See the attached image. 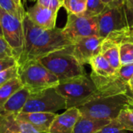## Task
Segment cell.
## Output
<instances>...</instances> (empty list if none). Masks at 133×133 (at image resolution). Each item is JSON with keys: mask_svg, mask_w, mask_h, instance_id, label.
<instances>
[{"mask_svg": "<svg viewBox=\"0 0 133 133\" xmlns=\"http://www.w3.org/2000/svg\"><path fill=\"white\" fill-rule=\"evenodd\" d=\"M128 89L131 93V95L133 96V76L132 78L130 79V81L128 82Z\"/></svg>", "mask_w": 133, "mask_h": 133, "instance_id": "33", "label": "cell"}, {"mask_svg": "<svg viewBox=\"0 0 133 133\" xmlns=\"http://www.w3.org/2000/svg\"><path fill=\"white\" fill-rule=\"evenodd\" d=\"M103 38L98 35L79 38L73 43V54L82 64H89L91 59L100 54Z\"/></svg>", "mask_w": 133, "mask_h": 133, "instance_id": "10", "label": "cell"}, {"mask_svg": "<svg viewBox=\"0 0 133 133\" xmlns=\"http://www.w3.org/2000/svg\"><path fill=\"white\" fill-rule=\"evenodd\" d=\"M100 54L110 63L114 69L118 71L121 68L120 46L115 41L109 38H105L101 45Z\"/></svg>", "mask_w": 133, "mask_h": 133, "instance_id": "17", "label": "cell"}, {"mask_svg": "<svg viewBox=\"0 0 133 133\" xmlns=\"http://www.w3.org/2000/svg\"><path fill=\"white\" fill-rule=\"evenodd\" d=\"M26 15L32 23L42 28L49 30L56 28L57 13L45 8L37 3L26 11Z\"/></svg>", "mask_w": 133, "mask_h": 133, "instance_id": "13", "label": "cell"}, {"mask_svg": "<svg viewBox=\"0 0 133 133\" xmlns=\"http://www.w3.org/2000/svg\"><path fill=\"white\" fill-rule=\"evenodd\" d=\"M121 66L133 64V43L123 42L119 43Z\"/></svg>", "mask_w": 133, "mask_h": 133, "instance_id": "22", "label": "cell"}, {"mask_svg": "<svg viewBox=\"0 0 133 133\" xmlns=\"http://www.w3.org/2000/svg\"><path fill=\"white\" fill-rule=\"evenodd\" d=\"M89 65L92 68L90 78L92 82L112 78L115 77L118 72L101 54L93 57Z\"/></svg>", "mask_w": 133, "mask_h": 133, "instance_id": "14", "label": "cell"}, {"mask_svg": "<svg viewBox=\"0 0 133 133\" xmlns=\"http://www.w3.org/2000/svg\"><path fill=\"white\" fill-rule=\"evenodd\" d=\"M110 121L108 120L92 119L81 115L75 126L73 133H96Z\"/></svg>", "mask_w": 133, "mask_h": 133, "instance_id": "18", "label": "cell"}, {"mask_svg": "<svg viewBox=\"0 0 133 133\" xmlns=\"http://www.w3.org/2000/svg\"><path fill=\"white\" fill-rule=\"evenodd\" d=\"M37 3L57 14L59 9L63 7V2L61 0H37Z\"/></svg>", "mask_w": 133, "mask_h": 133, "instance_id": "28", "label": "cell"}, {"mask_svg": "<svg viewBox=\"0 0 133 133\" xmlns=\"http://www.w3.org/2000/svg\"><path fill=\"white\" fill-rule=\"evenodd\" d=\"M96 133H128L121 124V123L117 120V118L111 120L107 125L102 128Z\"/></svg>", "mask_w": 133, "mask_h": 133, "instance_id": "26", "label": "cell"}, {"mask_svg": "<svg viewBox=\"0 0 133 133\" xmlns=\"http://www.w3.org/2000/svg\"><path fill=\"white\" fill-rule=\"evenodd\" d=\"M62 29L64 35L73 43L82 38L98 35L97 17L68 14L66 23Z\"/></svg>", "mask_w": 133, "mask_h": 133, "instance_id": "8", "label": "cell"}, {"mask_svg": "<svg viewBox=\"0 0 133 133\" xmlns=\"http://www.w3.org/2000/svg\"><path fill=\"white\" fill-rule=\"evenodd\" d=\"M23 21L0 8V22L3 38L14 52L17 60L23 51L24 44Z\"/></svg>", "mask_w": 133, "mask_h": 133, "instance_id": "7", "label": "cell"}, {"mask_svg": "<svg viewBox=\"0 0 133 133\" xmlns=\"http://www.w3.org/2000/svg\"><path fill=\"white\" fill-rule=\"evenodd\" d=\"M8 57L16 58L15 53L13 51V49L10 48V46L8 45L6 41L4 39V38L0 36V59L8 58Z\"/></svg>", "mask_w": 133, "mask_h": 133, "instance_id": "29", "label": "cell"}, {"mask_svg": "<svg viewBox=\"0 0 133 133\" xmlns=\"http://www.w3.org/2000/svg\"><path fill=\"white\" fill-rule=\"evenodd\" d=\"M14 1L15 2V3H16L17 6H20V7H21V8H24L21 0H14Z\"/></svg>", "mask_w": 133, "mask_h": 133, "instance_id": "34", "label": "cell"}, {"mask_svg": "<svg viewBox=\"0 0 133 133\" xmlns=\"http://www.w3.org/2000/svg\"><path fill=\"white\" fill-rule=\"evenodd\" d=\"M63 109H66V100L53 87L31 93L21 113H56Z\"/></svg>", "mask_w": 133, "mask_h": 133, "instance_id": "6", "label": "cell"}, {"mask_svg": "<svg viewBox=\"0 0 133 133\" xmlns=\"http://www.w3.org/2000/svg\"><path fill=\"white\" fill-rule=\"evenodd\" d=\"M31 1H35V0H31Z\"/></svg>", "mask_w": 133, "mask_h": 133, "instance_id": "37", "label": "cell"}, {"mask_svg": "<svg viewBox=\"0 0 133 133\" xmlns=\"http://www.w3.org/2000/svg\"><path fill=\"white\" fill-rule=\"evenodd\" d=\"M124 11L128 27H133V3L129 6H124Z\"/></svg>", "mask_w": 133, "mask_h": 133, "instance_id": "31", "label": "cell"}, {"mask_svg": "<svg viewBox=\"0 0 133 133\" xmlns=\"http://www.w3.org/2000/svg\"><path fill=\"white\" fill-rule=\"evenodd\" d=\"M0 133H43L30 124L21 120L18 115L0 111Z\"/></svg>", "mask_w": 133, "mask_h": 133, "instance_id": "12", "label": "cell"}, {"mask_svg": "<svg viewBox=\"0 0 133 133\" xmlns=\"http://www.w3.org/2000/svg\"><path fill=\"white\" fill-rule=\"evenodd\" d=\"M0 36L3 37V31H2V27H1V22H0Z\"/></svg>", "mask_w": 133, "mask_h": 133, "instance_id": "36", "label": "cell"}, {"mask_svg": "<svg viewBox=\"0 0 133 133\" xmlns=\"http://www.w3.org/2000/svg\"><path fill=\"white\" fill-rule=\"evenodd\" d=\"M56 89L66 100V109L78 108L96 98L98 92L96 85L87 75L61 82Z\"/></svg>", "mask_w": 133, "mask_h": 133, "instance_id": "4", "label": "cell"}, {"mask_svg": "<svg viewBox=\"0 0 133 133\" xmlns=\"http://www.w3.org/2000/svg\"><path fill=\"white\" fill-rule=\"evenodd\" d=\"M18 75H19V66L17 64L1 71L0 72V87L7 83L11 79L18 77Z\"/></svg>", "mask_w": 133, "mask_h": 133, "instance_id": "27", "label": "cell"}, {"mask_svg": "<svg viewBox=\"0 0 133 133\" xmlns=\"http://www.w3.org/2000/svg\"><path fill=\"white\" fill-rule=\"evenodd\" d=\"M18 77L24 87L31 93L56 87L59 79L38 61H31L19 66Z\"/></svg>", "mask_w": 133, "mask_h": 133, "instance_id": "5", "label": "cell"}, {"mask_svg": "<svg viewBox=\"0 0 133 133\" xmlns=\"http://www.w3.org/2000/svg\"><path fill=\"white\" fill-rule=\"evenodd\" d=\"M0 8L17 17L24 20L26 11L24 8L17 6L14 0H0Z\"/></svg>", "mask_w": 133, "mask_h": 133, "instance_id": "21", "label": "cell"}, {"mask_svg": "<svg viewBox=\"0 0 133 133\" xmlns=\"http://www.w3.org/2000/svg\"><path fill=\"white\" fill-rule=\"evenodd\" d=\"M17 64V61L14 57H8L0 59V72L10 68L11 66H14Z\"/></svg>", "mask_w": 133, "mask_h": 133, "instance_id": "30", "label": "cell"}, {"mask_svg": "<svg viewBox=\"0 0 133 133\" xmlns=\"http://www.w3.org/2000/svg\"><path fill=\"white\" fill-rule=\"evenodd\" d=\"M23 86L19 77H16L0 87V108L5 103Z\"/></svg>", "mask_w": 133, "mask_h": 133, "instance_id": "19", "label": "cell"}, {"mask_svg": "<svg viewBox=\"0 0 133 133\" xmlns=\"http://www.w3.org/2000/svg\"><path fill=\"white\" fill-rule=\"evenodd\" d=\"M61 1H62V2H63V0H61Z\"/></svg>", "mask_w": 133, "mask_h": 133, "instance_id": "38", "label": "cell"}, {"mask_svg": "<svg viewBox=\"0 0 133 133\" xmlns=\"http://www.w3.org/2000/svg\"><path fill=\"white\" fill-rule=\"evenodd\" d=\"M133 107V96L130 92L96 97L79 107L81 115L99 120L111 121L117 118L121 110Z\"/></svg>", "mask_w": 133, "mask_h": 133, "instance_id": "2", "label": "cell"}, {"mask_svg": "<svg viewBox=\"0 0 133 133\" xmlns=\"http://www.w3.org/2000/svg\"><path fill=\"white\" fill-rule=\"evenodd\" d=\"M56 113H43V112H32V113H21L18 117L30 124L37 130L43 133H48V131L56 117Z\"/></svg>", "mask_w": 133, "mask_h": 133, "instance_id": "15", "label": "cell"}, {"mask_svg": "<svg viewBox=\"0 0 133 133\" xmlns=\"http://www.w3.org/2000/svg\"><path fill=\"white\" fill-rule=\"evenodd\" d=\"M30 96V91L25 87H22L5 103L0 108V111L9 114L19 115L22 112Z\"/></svg>", "mask_w": 133, "mask_h": 133, "instance_id": "16", "label": "cell"}, {"mask_svg": "<svg viewBox=\"0 0 133 133\" xmlns=\"http://www.w3.org/2000/svg\"><path fill=\"white\" fill-rule=\"evenodd\" d=\"M107 38L115 41L118 44L123 42L133 43V27H128L122 30L113 32Z\"/></svg>", "mask_w": 133, "mask_h": 133, "instance_id": "24", "label": "cell"}, {"mask_svg": "<svg viewBox=\"0 0 133 133\" xmlns=\"http://www.w3.org/2000/svg\"><path fill=\"white\" fill-rule=\"evenodd\" d=\"M23 24L24 44L23 51L17 60L18 66L38 60L54 51L73 45V42L64 35L62 28H42L32 23L27 15Z\"/></svg>", "mask_w": 133, "mask_h": 133, "instance_id": "1", "label": "cell"}, {"mask_svg": "<svg viewBox=\"0 0 133 133\" xmlns=\"http://www.w3.org/2000/svg\"><path fill=\"white\" fill-rule=\"evenodd\" d=\"M38 61L59 79V82L86 75L84 66L73 54V45L54 51Z\"/></svg>", "mask_w": 133, "mask_h": 133, "instance_id": "3", "label": "cell"}, {"mask_svg": "<svg viewBox=\"0 0 133 133\" xmlns=\"http://www.w3.org/2000/svg\"><path fill=\"white\" fill-rule=\"evenodd\" d=\"M98 36L105 39L111 33L128 28L124 6L121 7H107L97 17Z\"/></svg>", "mask_w": 133, "mask_h": 133, "instance_id": "9", "label": "cell"}, {"mask_svg": "<svg viewBox=\"0 0 133 133\" xmlns=\"http://www.w3.org/2000/svg\"><path fill=\"white\" fill-rule=\"evenodd\" d=\"M133 3V0H125L124 6H129Z\"/></svg>", "mask_w": 133, "mask_h": 133, "instance_id": "35", "label": "cell"}, {"mask_svg": "<svg viewBox=\"0 0 133 133\" xmlns=\"http://www.w3.org/2000/svg\"><path fill=\"white\" fill-rule=\"evenodd\" d=\"M117 120L121 123L125 130L133 131V107L121 110L117 117Z\"/></svg>", "mask_w": 133, "mask_h": 133, "instance_id": "25", "label": "cell"}, {"mask_svg": "<svg viewBox=\"0 0 133 133\" xmlns=\"http://www.w3.org/2000/svg\"><path fill=\"white\" fill-rule=\"evenodd\" d=\"M107 7H121L124 6L125 0H102Z\"/></svg>", "mask_w": 133, "mask_h": 133, "instance_id": "32", "label": "cell"}, {"mask_svg": "<svg viewBox=\"0 0 133 133\" xmlns=\"http://www.w3.org/2000/svg\"><path fill=\"white\" fill-rule=\"evenodd\" d=\"M106 8L107 6L103 4L102 0H87L86 10L83 15L90 17H98Z\"/></svg>", "mask_w": 133, "mask_h": 133, "instance_id": "23", "label": "cell"}, {"mask_svg": "<svg viewBox=\"0 0 133 133\" xmlns=\"http://www.w3.org/2000/svg\"><path fill=\"white\" fill-rule=\"evenodd\" d=\"M80 116L81 113L78 108L66 109L63 113L56 115L48 133H73Z\"/></svg>", "mask_w": 133, "mask_h": 133, "instance_id": "11", "label": "cell"}, {"mask_svg": "<svg viewBox=\"0 0 133 133\" xmlns=\"http://www.w3.org/2000/svg\"><path fill=\"white\" fill-rule=\"evenodd\" d=\"M63 6L68 14L83 15L86 10L87 0H63Z\"/></svg>", "mask_w": 133, "mask_h": 133, "instance_id": "20", "label": "cell"}]
</instances>
